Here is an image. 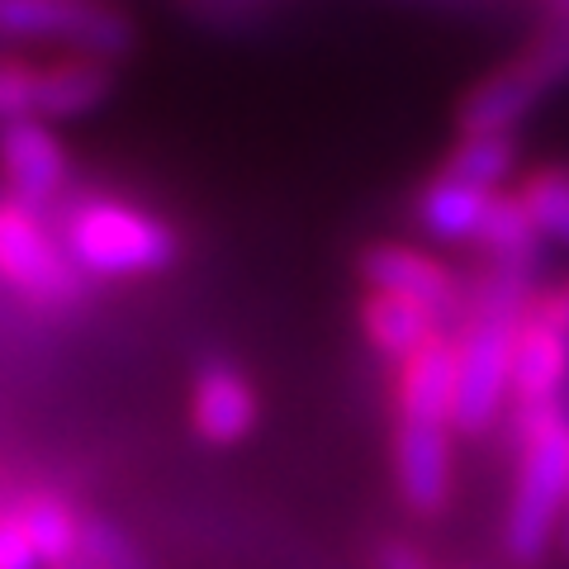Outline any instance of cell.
Here are the masks:
<instances>
[{"label":"cell","mask_w":569,"mask_h":569,"mask_svg":"<svg viewBox=\"0 0 569 569\" xmlns=\"http://www.w3.org/2000/svg\"><path fill=\"white\" fill-rule=\"evenodd\" d=\"M43 104V62H0V129L20 119H39Z\"/></svg>","instance_id":"44dd1931"},{"label":"cell","mask_w":569,"mask_h":569,"mask_svg":"<svg viewBox=\"0 0 569 569\" xmlns=\"http://www.w3.org/2000/svg\"><path fill=\"white\" fill-rule=\"evenodd\" d=\"M361 332L376 356L403 366L408 356H418L427 342H437L447 332V318H437L432 309H418L408 299H389V295H366L361 299Z\"/></svg>","instance_id":"5bb4252c"},{"label":"cell","mask_w":569,"mask_h":569,"mask_svg":"<svg viewBox=\"0 0 569 569\" xmlns=\"http://www.w3.org/2000/svg\"><path fill=\"white\" fill-rule=\"evenodd\" d=\"M395 489L413 518H441L456 489V427L437 418L395 422Z\"/></svg>","instance_id":"9c48e42d"},{"label":"cell","mask_w":569,"mask_h":569,"mask_svg":"<svg viewBox=\"0 0 569 569\" xmlns=\"http://www.w3.org/2000/svg\"><path fill=\"white\" fill-rule=\"evenodd\" d=\"M565 81H569V14H560V24L531 52H522V58H512L508 67H498L493 77L479 81L460 100L456 123H460V133L512 138L518 123Z\"/></svg>","instance_id":"5b68a950"},{"label":"cell","mask_w":569,"mask_h":569,"mask_svg":"<svg viewBox=\"0 0 569 569\" xmlns=\"http://www.w3.org/2000/svg\"><path fill=\"white\" fill-rule=\"evenodd\" d=\"M0 176H6L10 200L43 209L62 200L71 186V157L58 129L43 119H20L0 129Z\"/></svg>","instance_id":"30bf717a"},{"label":"cell","mask_w":569,"mask_h":569,"mask_svg":"<svg viewBox=\"0 0 569 569\" xmlns=\"http://www.w3.org/2000/svg\"><path fill=\"white\" fill-rule=\"evenodd\" d=\"M114 96V67L96 58H58L43 62V123H71L96 114L104 100Z\"/></svg>","instance_id":"9a60e30c"},{"label":"cell","mask_w":569,"mask_h":569,"mask_svg":"<svg viewBox=\"0 0 569 569\" xmlns=\"http://www.w3.org/2000/svg\"><path fill=\"white\" fill-rule=\"evenodd\" d=\"M560 556L569 560V508H565V531H560Z\"/></svg>","instance_id":"d4e9b609"},{"label":"cell","mask_w":569,"mask_h":569,"mask_svg":"<svg viewBox=\"0 0 569 569\" xmlns=\"http://www.w3.org/2000/svg\"><path fill=\"white\" fill-rule=\"evenodd\" d=\"M489 204H493L489 190H475L466 181H456V176L437 171L418 194V223L441 247H475L479 233H485Z\"/></svg>","instance_id":"4fadbf2b"},{"label":"cell","mask_w":569,"mask_h":569,"mask_svg":"<svg viewBox=\"0 0 569 569\" xmlns=\"http://www.w3.org/2000/svg\"><path fill=\"white\" fill-rule=\"evenodd\" d=\"M512 493L503 508V556L512 565H541L560 546L569 508V413L537 422L518 441Z\"/></svg>","instance_id":"7a4b0ae2"},{"label":"cell","mask_w":569,"mask_h":569,"mask_svg":"<svg viewBox=\"0 0 569 569\" xmlns=\"http://www.w3.org/2000/svg\"><path fill=\"white\" fill-rule=\"evenodd\" d=\"M475 247H479V257H485L489 266H503V271H531V276H537L546 238H541L537 219H531L522 190L493 194L489 219H485V233H479Z\"/></svg>","instance_id":"2e32d148"},{"label":"cell","mask_w":569,"mask_h":569,"mask_svg":"<svg viewBox=\"0 0 569 569\" xmlns=\"http://www.w3.org/2000/svg\"><path fill=\"white\" fill-rule=\"evenodd\" d=\"M560 413H569V332L537 309L522 323L518 366H512V403H508L512 441Z\"/></svg>","instance_id":"52a82bcc"},{"label":"cell","mask_w":569,"mask_h":569,"mask_svg":"<svg viewBox=\"0 0 569 569\" xmlns=\"http://www.w3.org/2000/svg\"><path fill=\"white\" fill-rule=\"evenodd\" d=\"M14 518H20V527L29 531L33 550H39L43 569H58L67 560H77L81 550V512L71 498L52 493V489H29L24 498H14Z\"/></svg>","instance_id":"e0dca14e"},{"label":"cell","mask_w":569,"mask_h":569,"mask_svg":"<svg viewBox=\"0 0 569 569\" xmlns=\"http://www.w3.org/2000/svg\"><path fill=\"white\" fill-rule=\"evenodd\" d=\"M261 395L233 361H204L190 380V427L209 447H238L257 432Z\"/></svg>","instance_id":"8fae6325"},{"label":"cell","mask_w":569,"mask_h":569,"mask_svg":"<svg viewBox=\"0 0 569 569\" xmlns=\"http://www.w3.org/2000/svg\"><path fill=\"white\" fill-rule=\"evenodd\" d=\"M62 242L86 280L162 276L181 257V238L167 219L123 200H77L62 213Z\"/></svg>","instance_id":"3957f363"},{"label":"cell","mask_w":569,"mask_h":569,"mask_svg":"<svg viewBox=\"0 0 569 569\" xmlns=\"http://www.w3.org/2000/svg\"><path fill=\"white\" fill-rule=\"evenodd\" d=\"M77 556L91 565V569H152L148 556H142V546L123 531L114 518H104V512H81V550Z\"/></svg>","instance_id":"d6986e66"},{"label":"cell","mask_w":569,"mask_h":569,"mask_svg":"<svg viewBox=\"0 0 569 569\" xmlns=\"http://www.w3.org/2000/svg\"><path fill=\"white\" fill-rule=\"evenodd\" d=\"M0 569H43L39 550H33L29 531L20 527L10 503H0Z\"/></svg>","instance_id":"7402d4cb"},{"label":"cell","mask_w":569,"mask_h":569,"mask_svg":"<svg viewBox=\"0 0 569 569\" xmlns=\"http://www.w3.org/2000/svg\"><path fill=\"white\" fill-rule=\"evenodd\" d=\"M376 565H380V569H437L413 541H385L380 556H376Z\"/></svg>","instance_id":"603a6c76"},{"label":"cell","mask_w":569,"mask_h":569,"mask_svg":"<svg viewBox=\"0 0 569 569\" xmlns=\"http://www.w3.org/2000/svg\"><path fill=\"white\" fill-rule=\"evenodd\" d=\"M522 200L546 242L569 247V171H537L522 186Z\"/></svg>","instance_id":"ffe728a7"},{"label":"cell","mask_w":569,"mask_h":569,"mask_svg":"<svg viewBox=\"0 0 569 569\" xmlns=\"http://www.w3.org/2000/svg\"><path fill=\"white\" fill-rule=\"evenodd\" d=\"M356 271L366 280V295H389L408 299L418 309H432L437 318H466V295H460L456 271L441 257H432L427 247L413 242H370Z\"/></svg>","instance_id":"ba28073f"},{"label":"cell","mask_w":569,"mask_h":569,"mask_svg":"<svg viewBox=\"0 0 569 569\" xmlns=\"http://www.w3.org/2000/svg\"><path fill=\"white\" fill-rule=\"evenodd\" d=\"M441 171L466 181L475 190H489V194H503L508 176L518 171V138H479V133H460L456 148L447 152Z\"/></svg>","instance_id":"ac0fdd59"},{"label":"cell","mask_w":569,"mask_h":569,"mask_svg":"<svg viewBox=\"0 0 569 569\" xmlns=\"http://www.w3.org/2000/svg\"><path fill=\"white\" fill-rule=\"evenodd\" d=\"M0 280L43 313H71L86 305L91 280L71 261L62 233H52L39 209L0 200Z\"/></svg>","instance_id":"277c9868"},{"label":"cell","mask_w":569,"mask_h":569,"mask_svg":"<svg viewBox=\"0 0 569 569\" xmlns=\"http://www.w3.org/2000/svg\"><path fill=\"white\" fill-rule=\"evenodd\" d=\"M0 33L20 43H58L67 58L119 62L138 48V29L110 0H0Z\"/></svg>","instance_id":"8992f818"},{"label":"cell","mask_w":569,"mask_h":569,"mask_svg":"<svg viewBox=\"0 0 569 569\" xmlns=\"http://www.w3.org/2000/svg\"><path fill=\"white\" fill-rule=\"evenodd\" d=\"M550 323H560L565 332H569V284H560V290H550V295H541V305H537Z\"/></svg>","instance_id":"cb8c5ba5"},{"label":"cell","mask_w":569,"mask_h":569,"mask_svg":"<svg viewBox=\"0 0 569 569\" xmlns=\"http://www.w3.org/2000/svg\"><path fill=\"white\" fill-rule=\"evenodd\" d=\"M456 380H460V356L456 337L441 332L418 356H408L395 380V408L399 418H437L456 427Z\"/></svg>","instance_id":"7c38bea8"},{"label":"cell","mask_w":569,"mask_h":569,"mask_svg":"<svg viewBox=\"0 0 569 569\" xmlns=\"http://www.w3.org/2000/svg\"><path fill=\"white\" fill-rule=\"evenodd\" d=\"M531 271H503L485 266L475 290V305L460 318L456 356H460V380H456V437H489L498 422H508L512 403V366H518V337L522 323L537 313V290Z\"/></svg>","instance_id":"6da1fadb"}]
</instances>
